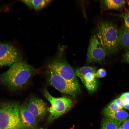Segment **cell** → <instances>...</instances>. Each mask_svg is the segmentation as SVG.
<instances>
[{"mask_svg":"<svg viewBox=\"0 0 129 129\" xmlns=\"http://www.w3.org/2000/svg\"><path fill=\"white\" fill-rule=\"evenodd\" d=\"M2 11V9L1 8H0V12Z\"/></svg>","mask_w":129,"mask_h":129,"instance_id":"d4e9b609","label":"cell"},{"mask_svg":"<svg viewBox=\"0 0 129 129\" xmlns=\"http://www.w3.org/2000/svg\"><path fill=\"white\" fill-rule=\"evenodd\" d=\"M47 75L48 80L50 84L60 92L75 97L80 91L79 83L66 80L48 67L47 70Z\"/></svg>","mask_w":129,"mask_h":129,"instance_id":"5b68a950","label":"cell"},{"mask_svg":"<svg viewBox=\"0 0 129 129\" xmlns=\"http://www.w3.org/2000/svg\"><path fill=\"white\" fill-rule=\"evenodd\" d=\"M120 124L113 119L106 117L102 121L101 129H117Z\"/></svg>","mask_w":129,"mask_h":129,"instance_id":"9a60e30c","label":"cell"},{"mask_svg":"<svg viewBox=\"0 0 129 129\" xmlns=\"http://www.w3.org/2000/svg\"><path fill=\"white\" fill-rule=\"evenodd\" d=\"M0 129H2L0 127Z\"/></svg>","mask_w":129,"mask_h":129,"instance_id":"484cf974","label":"cell"},{"mask_svg":"<svg viewBox=\"0 0 129 129\" xmlns=\"http://www.w3.org/2000/svg\"><path fill=\"white\" fill-rule=\"evenodd\" d=\"M117 129H123V128L121 125H120L118 127V128Z\"/></svg>","mask_w":129,"mask_h":129,"instance_id":"cb8c5ba5","label":"cell"},{"mask_svg":"<svg viewBox=\"0 0 129 129\" xmlns=\"http://www.w3.org/2000/svg\"><path fill=\"white\" fill-rule=\"evenodd\" d=\"M21 1L28 7L35 10L41 9L47 6L52 1L50 0H25Z\"/></svg>","mask_w":129,"mask_h":129,"instance_id":"7c38bea8","label":"cell"},{"mask_svg":"<svg viewBox=\"0 0 129 129\" xmlns=\"http://www.w3.org/2000/svg\"><path fill=\"white\" fill-rule=\"evenodd\" d=\"M123 17L124 20L125 26L129 28V11L124 13Z\"/></svg>","mask_w":129,"mask_h":129,"instance_id":"ffe728a7","label":"cell"},{"mask_svg":"<svg viewBox=\"0 0 129 129\" xmlns=\"http://www.w3.org/2000/svg\"><path fill=\"white\" fill-rule=\"evenodd\" d=\"M96 36L107 53L113 54L119 45V30L113 23L106 21L100 22L97 27Z\"/></svg>","mask_w":129,"mask_h":129,"instance_id":"7a4b0ae2","label":"cell"},{"mask_svg":"<svg viewBox=\"0 0 129 129\" xmlns=\"http://www.w3.org/2000/svg\"><path fill=\"white\" fill-rule=\"evenodd\" d=\"M119 97L122 100L124 103V108L129 110V92L123 93Z\"/></svg>","mask_w":129,"mask_h":129,"instance_id":"ac0fdd59","label":"cell"},{"mask_svg":"<svg viewBox=\"0 0 129 129\" xmlns=\"http://www.w3.org/2000/svg\"><path fill=\"white\" fill-rule=\"evenodd\" d=\"M104 115L106 117L113 119L120 124L129 118V114L128 112L122 110Z\"/></svg>","mask_w":129,"mask_h":129,"instance_id":"5bb4252c","label":"cell"},{"mask_svg":"<svg viewBox=\"0 0 129 129\" xmlns=\"http://www.w3.org/2000/svg\"><path fill=\"white\" fill-rule=\"evenodd\" d=\"M107 54L96 35L92 36L87 49V62L90 63H102L104 60Z\"/></svg>","mask_w":129,"mask_h":129,"instance_id":"9c48e42d","label":"cell"},{"mask_svg":"<svg viewBox=\"0 0 129 129\" xmlns=\"http://www.w3.org/2000/svg\"><path fill=\"white\" fill-rule=\"evenodd\" d=\"M19 117L22 125L24 129H36L37 119L27 108L26 105L20 106Z\"/></svg>","mask_w":129,"mask_h":129,"instance_id":"30bf717a","label":"cell"},{"mask_svg":"<svg viewBox=\"0 0 129 129\" xmlns=\"http://www.w3.org/2000/svg\"><path fill=\"white\" fill-rule=\"evenodd\" d=\"M124 58L125 61L129 64V51L125 53L124 55Z\"/></svg>","mask_w":129,"mask_h":129,"instance_id":"603a6c76","label":"cell"},{"mask_svg":"<svg viewBox=\"0 0 129 129\" xmlns=\"http://www.w3.org/2000/svg\"><path fill=\"white\" fill-rule=\"evenodd\" d=\"M106 72L104 69L101 68L96 71L95 76L97 78H101L105 77L106 75Z\"/></svg>","mask_w":129,"mask_h":129,"instance_id":"d6986e66","label":"cell"},{"mask_svg":"<svg viewBox=\"0 0 129 129\" xmlns=\"http://www.w3.org/2000/svg\"><path fill=\"white\" fill-rule=\"evenodd\" d=\"M18 103L5 102L0 104V127L2 129H24L19 116Z\"/></svg>","mask_w":129,"mask_h":129,"instance_id":"3957f363","label":"cell"},{"mask_svg":"<svg viewBox=\"0 0 129 129\" xmlns=\"http://www.w3.org/2000/svg\"><path fill=\"white\" fill-rule=\"evenodd\" d=\"M129 49V28L125 26L119 30V45Z\"/></svg>","mask_w":129,"mask_h":129,"instance_id":"4fadbf2b","label":"cell"},{"mask_svg":"<svg viewBox=\"0 0 129 129\" xmlns=\"http://www.w3.org/2000/svg\"><path fill=\"white\" fill-rule=\"evenodd\" d=\"M113 101L122 109L124 108V104L122 100L119 97L115 99Z\"/></svg>","mask_w":129,"mask_h":129,"instance_id":"44dd1931","label":"cell"},{"mask_svg":"<svg viewBox=\"0 0 129 129\" xmlns=\"http://www.w3.org/2000/svg\"><path fill=\"white\" fill-rule=\"evenodd\" d=\"M122 109L113 101L109 104L104 109L103 113L104 115L113 113Z\"/></svg>","mask_w":129,"mask_h":129,"instance_id":"e0dca14e","label":"cell"},{"mask_svg":"<svg viewBox=\"0 0 129 129\" xmlns=\"http://www.w3.org/2000/svg\"><path fill=\"white\" fill-rule=\"evenodd\" d=\"M36 71L27 63L20 60L0 75V81L11 89L18 90L23 87Z\"/></svg>","mask_w":129,"mask_h":129,"instance_id":"6da1fadb","label":"cell"},{"mask_svg":"<svg viewBox=\"0 0 129 129\" xmlns=\"http://www.w3.org/2000/svg\"><path fill=\"white\" fill-rule=\"evenodd\" d=\"M106 8L110 9H118L123 6L126 3V0H106L103 1Z\"/></svg>","mask_w":129,"mask_h":129,"instance_id":"2e32d148","label":"cell"},{"mask_svg":"<svg viewBox=\"0 0 129 129\" xmlns=\"http://www.w3.org/2000/svg\"><path fill=\"white\" fill-rule=\"evenodd\" d=\"M123 129H129V118L122 123Z\"/></svg>","mask_w":129,"mask_h":129,"instance_id":"7402d4cb","label":"cell"},{"mask_svg":"<svg viewBox=\"0 0 129 129\" xmlns=\"http://www.w3.org/2000/svg\"><path fill=\"white\" fill-rule=\"evenodd\" d=\"M48 67L52 69L66 80L73 82L79 83L75 71L65 60L60 57L54 59L49 64Z\"/></svg>","mask_w":129,"mask_h":129,"instance_id":"52a82bcc","label":"cell"},{"mask_svg":"<svg viewBox=\"0 0 129 129\" xmlns=\"http://www.w3.org/2000/svg\"><path fill=\"white\" fill-rule=\"evenodd\" d=\"M26 106L37 119L43 117L48 110L46 103L41 99L36 97L30 99Z\"/></svg>","mask_w":129,"mask_h":129,"instance_id":"8fae6325","label":"cell"},{"mask_svg":"<svg viewBox=\"0 0 129 129\" xmlns=\"http://www.w3.org/2000/svg\"><path fill=\"white\" fill-rule=\"evenodd\" d=\"M96 68L92 66L79 67L75 70L76 76L81 80L88 91L91 93L95 91L99 86L97 78L95 76Z\"/></svg>","mask_w":129,"mask_h":129,"instance_id":"8992f818","label":"cell"},{"mask_svg":"<svg viewBox=\"0 0 129 129\" xmlns=\"http://www.w3.org/2000/svg\"><path fill=\"white\" fill-rule=\"evenodd\" d=\"M44 97L50 102L51 106L48 109L49 115L48 121L51 122L68 111L73 106V102L69 98L63 97H55L49 93L47 89L43 91Z\"/></svg>","mask_w":129,"mask_h":129,"instance_id":"277c9868","label":"cell"},{"mask_svg":"<svg viewBox=\"0 0 129 129\" xmlns=\"http://www.w3.org/2000/svg\"><path fill=\"white\" fill-rule=\"evenodd\" d=\"M20 59L19 52L14 45L0 42V68L11 66Z\"/></svg>","mask_w":129,"mask_h":129,"instance_id":"ba28073f","label":"cell"}]
</instances>
